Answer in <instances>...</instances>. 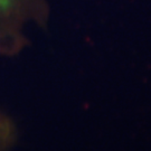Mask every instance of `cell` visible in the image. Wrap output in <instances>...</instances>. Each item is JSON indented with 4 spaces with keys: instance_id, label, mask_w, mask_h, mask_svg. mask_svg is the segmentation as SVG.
<instances>
[{
    "instance_id": "6da1fadb",
    "label": "cell",
    "mask_w": 151,
    "mask_h": 151,
    "mask_svg": "<svg viewBox=\"0 0 151 151\" xmlns=\"http://www.w3.org/2000/svg\"><path fill=\"white\" fill-rule=\"evenodd\" d=\"M42 0H0V57L11 56L25 43V29L40 9Z\"/></svg>"
},
{
    "instance_id": "7a4b0ae2",
    "label": "cell",
    "mask_w": 151,
    "mask_h": 151,
    "mask_svg": "<svg viewBox=\"0 0 151 151\" xmlns=\"http://www.w3.org/2000/svg\"><path fill=\"white\" fill-rule=\"evenodd\" d=\"M17 139L14 121L0 109V151H10Z\"/></svg>"
}]
</instances>
